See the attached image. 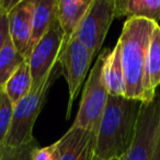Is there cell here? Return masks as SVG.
Listing matches in <instances>:
<instances>
[{
    "label": "cell",
    "instance_id": "obj_19",
    "mask_svg": "<svg viewBox=\"0 0 160 160\" xmlns=\"http://www.w3.org/2000/svg\"><path fill=\"white\" fill-rule=\"evenodd\" d=\"M38 148L35 139L19 147L0 145V160H33V153Z\"/></svg>",
    "mask_w": 160,
    "mask_h": 160
},
{
    "label": "cell",
    "instance_id": "obj_5",
    "mask_svg": "<svg viewBox=\"0 0 160 160\" xmlns=\"http://www.w3.org/2000/svg\"><path fill=\"white\" fill-rule=\"evenodd\" d=\"M115 18V0H92L73 36L96 57Z\"/></svg>",
    "mask_w": 160,
    "mask_h": 160
},
{
    "label": "cell",
    "instance_id": "obj_16",
    "mask_svg": "<svg viewBox=\"0 0 160 160\" xmlns=\"http://www.w3.org/2000/svg\"><path fill=\"white\" fill-rule=\"evenodd\" d=\"M32 89V77L29 59H24L6 82L3 90L14 105L29 94Z\"/></svg>",
    "mask_w": 160,
    "mask_h": 160
},
{
    "label": "cell",
    "instance_id": "obj_9",
    "mask_svg": "<svg viewBox=\"0 0 160 160\" xmlns=\"http://www.w3.org/2000/svg\"><path fill=\"white\" fill-rule=\"evenodd\" d=\"M96 145L97 132L73 125L55 142L58 160H92Z\"/></svg>",
    "mask_w": 160,
    "mask_h": 160
},
{
    "label": "cell",
    "instance_id": "obj_1",
    "mask_svg": "<svg viewBox=\"0 0 160 160\" xmlns=\"http://www.w3.org/2000/svg\"><path fill=\"white\" fill-rule=\"evenodd\" d=\"M142 103L125 97L109 96L97 133L94 155L101 160L124 157L135 137Z\"/></svg>",
    "mask_w": 160,
    "mask_h": 160
},
{
    "label": "cell",
    "instance_id": "obj_17",
    "mask_svg": "<svg viewBox=\"0 0 160 160\" xmlns=\"http://www.w3.org/2000/svg\"><path fill=\"white\" fill-rule=\"evenodd\" d=\"M24 59L13 45L11 38H9L0 51V88L5 87L6 82Z\"/></svg>",
    "mask_w": 160,
    "mask_h": 160
},
{
    "label": "cell",
    "instance_id": "obj_10",
    "mask_svg": "<svg viewBox=\"0 0 160 160\" xmlns=\"http://www.w3.org/2000/svg\"><path fill=\"white\" fill-rule=\"evenodd\" d=\"M34 0H18L9 12V33L18 52L27 59L32 35Z\"/></svg>",
    "mask_w": 160,
    "mask_h": 160
},
{
    "label": "cell",
    "instance_id": "obj_20",
    "mask_svg": "<svg viewBox=\"0 0 160 160\" xmlns=\"http://www.w3.org/2000/svg\"><path fill=\"white\" fill-rule=\"evenodd\" d=\"M17 2L18 0H0V51L10 38L9 12Z\"/></svg>",
    "mask_w": 160,
    "mask_h": 160
},
{
    "label": "cell",
    "instance_id": "obj_7",
    "mask_svg": "<svg viewBox=\"0 0 160 160\" xmlns=\"http://www.w3.org/2000/svg\"><path fill=\"white\" fill-rule=\"evenodd\" d=\"M93 58V54L86 48L75 36L69 41L68 45L65 47L58 58V64L60 66L62 73L66 79L69 92L66 118H69L70 116L73 101L76 100L78 92L85 81Z\"/></svg>",
    "mask_w": 160,
    "mask_h": 160
},
{
    "label": "cell",
    "instance_id": "obj_2",
    "mask_svg": "<svg viewBox=\"0 0 160 160\" xmlns=\"http://www.w3.org/2000/svg\"><path fill=\"white\" fill-rule=\"evenodd\" d=\"M152 21L145 19H127L118 43L125 78V98L145 102V68L151 34L155 29Z\"/></svg>",
    "mask_w": 160,
    "mask_h": 160
},
{
    "label": "cell",
    "instance_id": "obj_3",
    "mask_svg": "<svg viewBox=\"0 0 160 160\" xmlns=\"http://www.w3.org/2000/svg\"><path fill=\"white\" fill-rule=\"evenodd\" d=\"M57 69H54L45 79V81L38 88L31 89L28 96L21 99L14 105L13 118L8 135L2 145L8 147H19L28 142H33L34 124L44 104L47 91L55 80Z\"/></svg>",
    "mask_w": 160,
    "mask_h": 160
},
{
    "label": "cell",
    "instance_id": "obj_15",
    "mask_svg": "<svg viewBox=\"0 0 160 160\" xmlns=\"http://www.w3.org/2000/svg\"><path fill=\"white\" fill-rule=\"evenodd\" d=\"M116 18L145 19L158 23L160 20V0H115Z\"/></svg>",
    "mask_w": 160,
    "mask_h": 160
},
{
    "label": "cell",
    "instance_id": "obj_8",
    "mask_svg": "<svg viewBox=\"0 0 160 160\" xmlns=\"http://www.w3.org/2000/svg\"><path fill=\"white\" fill-rule=\"evenodd\" d=\"M160 122V97L142 102L134 140L123 160H152L153 145Z\"/></svg>",
    "mask_w": 160,
    "mask_h": 160
},
{
    "label": "cell",
    "instance_id": "obj_21",
    "mask_svg": "<svg viewBox=\"0 0 160 160\" xmlns=\"http://www.w3.org/2000/svg\"><path fill=\"white\" fill-rule=\"evenodd\" d=\"M33 160H58V153L55 144L46 147H38L33 153Z\"/></svg>",
    "mask_w": 160,
    "mask_h": 160
},
{
    "label": "cell",
    "instance_id": "obj_14",
    "mask_svg": "<svg viewBox=\"0 0 160 160\" xmlns=\"http://www.w3.org/2000/svg\"><path fill=\"white\" fill-rule=\"evenodd\" d=\"M57 0H34L33 18H32V35L28 49L27 59L38 41L45 35L49 25L56 16Z\"/></svg>",
    "mask_w": 160,
    "mask_h": 160
},
{
    "label": "cell",
    "instance_id": "obj_23",
    "mask_svg": "<svg viewBox=\"0 0 160 160\" xmlns=\"http://www.w3.org/2000/svg\"><path fill=\"white\" fill-rule=\"evenodd\" d=\"M92 160H101V159H99L98 157H97L96 155H94V157H93V159ZM111 160H123V157H121V158H115V159H111Z\"/></svg>",
    "mask_w": 160,
    "mask_h": 160
},
{
    "label": "cell",
    "instance_id": "obj_6",
    "mask_svg": "<svg viewBox=\"0 0 160 160\" xmlns=\"http://www.w3.org/2000/svg\"><path fill=\"white\" fill-rule=\"evenodd\" d=\"M62 42L64 35L62 28L55 16L49 29L38 41L28 58L31 69L32 89H38L55 69L56 62H58V58L62 52Z\"/></svg>",
    "mask_w": 160,
    "mask_h": 160
},
{
    "label": "cell",
    "instance_id": "obj_11",
    "mask_svg": "<svg viewBox=\"0 0 160 160\" xmlns=\"http://www.w3.org/2000/svg\"><path fill=\"white\" fill-rule=\"evenodd\" d=\"M91 2L92 0H57L56 19L64 35L62 51L76 34Z\"/></svg>",
    "mask_w": 160,
    "mask_h": 160
},
{
    "label": "cell",
    "instance_id": "obj_12",
    "mask_svg": "<svg viewBox=\"0 0 160 160\" xmlns=\"http://www.w3.org/2000/svg\"><path fill=\"white\" fill-rule=\"evenodd\" d=\"M102 79L109 96L125 97V78L118 43H116L111 51H105Z\"/></svg>",
    "mask_w": 160,
    "mask_h": 160
},
{
    "label": "cell",
    "instance_id": "obj_13",
    "mask_svg": "<svg viewBox=\"0 0 160 160\" xmlns=\"http://www.w3.org/2000/svg\"><path fill=\"white\" fill-rule=\"evenodd\" d=\"M160 85V25L156 24L151 34L145 68V102L156 98V90Z\"/></svg>",
    "mask_w": 160,
    "mask_h": 160
},
{
    "label": "cell",
    "instance_id": "obj_18",
    "mask_svg": "<svg viewBox=\"0 0 160 160\" xmlns=\"http://www.w3.org/2000/svg\"><path fill=\"white\" fill-rule=\"evenodd\" d=\"M14 104L3 88H0V145H2L10 129L13 118Z\"/></svg>",
    "mask_w": 160,
    "mask_h": 160
},
{
    "label": "cell",
    "instance_id": "obj_4",
    "mask_svg": "<svg viewBox=\"0 0 160 160\" xmlns=\"http://www.w3.org/2000/svg\"><path fill=\"white\" fill-rule=\"evenodd\" d=\"M105 52L100 54L96 65L90 71L87 82L83 88L79 110L73 122V126L94 131L98 133L101 118L107 107L109 93L102 79V66Z\"/></svg>",
    "mask_w": 160,
    "mask_h": 160
},
{
    "label": "cell",
    "instance_id": "obj_22",
    "mask_svg": "<svg viewBox=\"0 0 160 160\" xmlns=\"http://www.w3.org/2000/svg\"><path fill=\"white\" fill-rule=\"evenodd\" d=\"M152 160H160V122H159V126H158V131H157L156 138H155Z\"/></svg>",
    "mask_w": 160,
    "mask_h": 160
}]
</instances>
